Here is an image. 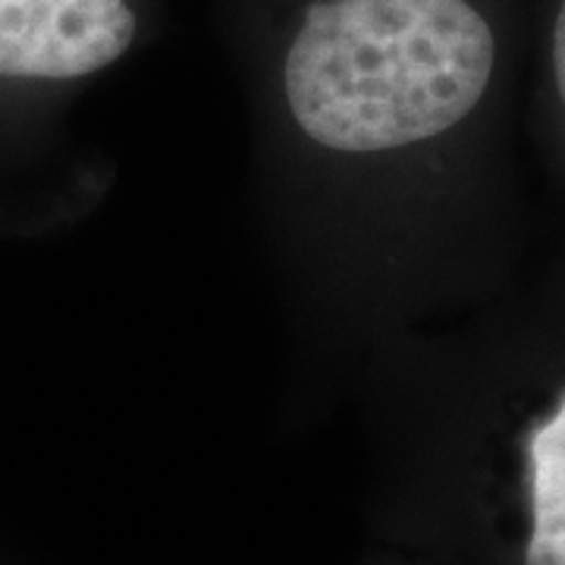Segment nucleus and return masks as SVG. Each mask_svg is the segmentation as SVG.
<instances>
[{"label":"nucleus","instance_id":"f257e3e1","mask_svg":"<svg viewBox=\"0 0 565 565\" xmlns=\"http://www.w3.org/2000/svg\"><path fill=\"white\" fill-rule=\"evenodd\" d=\"M493 66L497 39L468 0H311L282 51L286 139L362 177L465 122Z\"/></svg>","mask_w":565,"mask_h":565},{"label":"nucleus","instance_id":"f03ea898","mask_svg":"<svg viewBox=\"0 0 565 565\" xmlns=\"http://www.w3.org/2000/svg\"><path fill=\"white\" fill-rule=\"evenodd\" d=\"M129 0H0V79L76 82L132 47Z\"/></svg>","mask_w":565,"mask_h":565},{"label":"nucleus","instance_id":"7ed1b4c3","mask_svg":"<svg viewBox=\"0 0 565 565\" xmlns=\"http://www.w3.org/2000/svg\"><path fill=\"white\" fill-rule=\"evenodd\" d=\"M531 537L525 565H565V390L527 437Z\"/></svg>","mask_w":565,"mask_h":565},{"label":"nucleus","instance_id":"20e7f679","mask_svg":"<svg viewBox=\"0 0 565 565\" xmlns=\"http://www.w3.org/2000/svg\"><path fill=\"white\" fill-rule=\"evenodd\" d=\"M553 73H556V88L565 104V0L556 13V25H553Z\"/></svg>","mask_w":565,"mask_h":565}]
</instances>
